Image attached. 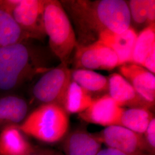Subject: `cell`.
Returning <instances> with one entry per match:
<instances>
[{
    "instance_id": "1",
    "label": "cell",
    "mask_w": 155,
    "mask_h": 155,
    "mask_svg": "<svg viewBox=\"0 0 155 155\" xmlns=\"http://www.w3.org/2000/svg\"><path fill=\"white\" fill-rule=\"evenodd\" d=\"M68 16L75 23L80 44H91L101 33H120L131 27L127 1L122 0L61 1ZM77 40V43H78Z\"/></svg>"
},
{
    "instance_id": "2",
    "label": "cell",
    "mask_w": 155,
    "mask_h": 155,
    "mask_svg": "<svg viewBox=\"0 0 155 155\" xmlns=\"http://www.w3.org/2000/svg\"><path fill=\"white\" fill-rule=\"evenodd\" d=\"M69 127V114L62 106L44 104L27 116L18 127L26 135L52 144L64 139Z\"/></svg>"
},
{
    "instance_id": "3",
    "label": "cell",
    "mask_w": 155,
    "mask_h": 155,
    "mask_svg": "<svg viewBox=\"0 0 155 155\" xmlns=\"http://www.w3.org/2000/svg\"><path fill=\"white\" fill-rule=\"evenodd\" d=\"M39 71L25 41L0 48V91L16 90Z\"/></svg>"
},
{
    "instance_id": "4",
    "label": "cell",
    "mask_w": 155,
    "mask_h": 155,
    "mask_svg": "<svg viewBox=\"0 0 155 155\" xmlns=\"http://www.w3.org/2000/svg\"><path fill=\"white\" fill-rule=\"evenodd\" d=\"M44 25L51 50L61 63L67 64L76 48L77 39L70 17L61 1L45 0Z\"/></svg>"
},
{
    "instance_id": "5",
    "label": "cell",
    "mask_w": 155,
    "mask_h": 155,
    "mask_svg": "<svg viewBox=\"0 0 155 155\" xmlns=\"http://www.w3.org/2000/svg\"><path fill=\"white\" fill-rule=\"evenodd\" d=\"M45 0H1L0 9L11 15L29 39L42 40Z\"/></svg>"
},
{
    "instance_id": "6",
    "label": "cell",
    "mask_w": 155,
    "mask_h": 155,
    "mask_svg": "<svg viewBox=\"0 0 155 155\" xmlns=\"http://www.w3.org/2000/svg\"><path fill=\"white\" fill-rule=\"evenodd\" d=\"M71 81V71L67 64L61 63L48 70L39 79L32 90L33 97L43 104H57L62 106Z\"/></svg>"
},
{
    "instance_id": "7",
    "label": "cell",
    "mask_w": 155,
    "mask_h": 155,
    "mask_svg": "<svg viewBox=\"0 0 155 155\" xmlns=\"http://www.w3.org/2000/svg\"><path fill=\"white\" fill-rule=\"evenodd\" d=\"M95 134L102 144L128 155H144L145 150L148 151L143 134L121 125L105 127Z\"/></svg>"
},
{
    "instance_id": "8",
    "label": "cell",
    "mask_w": 155,
    "mask_h": 155,
    "mask_svg": "<svg viewBox=\"0 0 155 155\" xmlns=\"http://www.w3.org/2000/svg\"><path fill=\"white\" fill-rule=\"evenodd\" d=\"M124 109L107 94L94 99L91 105L78 115L85 122L106 127L120 125Z\"/></svg>"
},
{
    "instance_id": "9",
    "label": "cell",
    "mask_w": 155,
    "mask_h": 155,
    "mask_svg": "<svg viewBox=\"0 0 155 155\" xmlns=\"http://www.w3.org/2000/svg\"><path fill=\"white\" fill-rule=\"evenodd\" d=\"M120 72L152 108L155 102V74L140 65L127 63L120 66Z\"/></svg>"
},
{
    "instance_id": "10",
    "label": "cell",
    "mask_w": 155,
    "mask_h": 155,
    "mask_svg": "<svg viewBox=\"0 0 155 155\" xmlns=\"http://www.w3.org/2000/svg\"><path fill=\"white\" fill-rule=\"evenodd\" d=\"M108 94L120 106L143 107L150 110L152 109L131 84L120 74H111L108 77Z\"/></svg>"
},
{
    "instance_id": "11",
    "label": "cell",
    "mask_w": 155,
    "mask_h": 155,
    "mask_svg": "<svg viewBox=\"0 0 155 155\" xmlns=\"http://www.w3.org/2000/svg\"><path fill=\"white\" fill-rule=\"evenodd\" d=\"M137 36L136 31L130 27L122 33L104 32L100 34L98 40L107 45L115 51L120 66L132 63L133 48Z\"/></svg>"
},
{
    "instance_id": "12",
    "label": "cell",
    "mask_w": 155,
    "mask_h": 155,
    "mask_svg": "<svg viewBox=\"0 0 155 155\" xmlns=\"http://www.w3.org/2000/svg\"><path fill=\"white\" fill-rule=\"evenodd\" d=\"M102 143L95 134L78 129L64 137L63 150L65 155H97Z\"/></svg>"
},
{
    "instance_id": "13",
    "label": "cell",
    "mask_w": 155,
    "mask_h": 155,
    "mask_svg": "<svg viewBox=\"0 0 155 155\" xmlns=\"http://www.w3.org/2000/svg\"><path fill=\"white\" fill-rule=\"evenodd\" d=\"M28 105L21 97L8 94L0 97V130L11 125L19 126L27 117Z\"/></svg>"
},
{
    "instance_id": "14",
    "label": "cell",
    "mask_w": 155,
    "mask_h": 155,
    "mask_svg": "<svg viewBox=\"0 0 155 155\" xmlns=\"http://www.w3.org/2000/svg\"><path fill=\"white\" fill-rule=\"evenodd\" d=\"M34 150L18 126H8L0 130V155H29Z\"/></svg>"
},
{
    "instance_id": "15",
    "label": "cell",
    "mask_w": 155,
    "mask_h": 155,
    "mask_svg": "<svg viewBox=\"0 0 155 155\" xmlns=\"http://www.w3.org/2000/svg\"><path fill=\"white\" fill-rule=\"evenodd\" d=\"M94 100L91 94L71 81L64 98L62 106L68 114H79L86 110Z\"/></svg>"
},
{
    "instance_id": "16",
    "label": "cell",
    "mask_w": 155,
    "mask_h": 155,
    "mask_svg": "<svg viewBox=\"0 0 155 155\" xmlns=\"http://www.w3.org/2000/svg\"><path fill=\"white\" fill-rule=\"evenodd\" d=\"M72 81L90 94L108 91V78L86 69H75L71 71Z\"/></svg>"
},
{
    "instance_id": "17",
    "label": "cell",
    "mask_w": 155,
    "mask_h": 155,
    "mask_svg": "<svg viewBox=\"0 0 155 155\" xmlns=\"http://www.w3.org/2000/svg\"><path fill=\"white\" fill-rule=\"evenodd\" d=\"M150 110L143 107L124 109L120 120L121 126L134 132L144 134L150 122L153 118Z\"/></svg>"
},
{
    "instance_id": "18",
    "label": "cell",
    "mask_w": 155,
    "mask_h": 155,
    "mask_svg": "<svg viewBox=\"0 0 155 155\" xmlns=\"http://www.w3.org/2000/svg\"><path fill=\"white\" fill-rule=\"evenodd\" d=\"M74 63L75 69L102 70V58L97 41L89 45H77Z\"/></svg>"
},
{
    "instance_id": "19",
    "label": "cell",
    "mask_w": 155,
    "mask_h": 155,
    "mask_svg": "<svg viewBox=\"0 0 155 155\" xmlns=\"http://www.w3.org/2000/svg\"><path fill=\"white\" fill-rule=\"evenodd\" d=\"M28 39L11 15L0 9V48Z\"/></svg>"
},
{
    "instance_id": "20",
    "label": "cell",
    "mask_w": 155,
    "mask_h": 155,
    "mask_svg": "<svg viewBox=\"0 0 155 155\" xmlns=\"http://www.w3.org/2000/svg\"><path fill=\"white\" fill-rule=\"evenodd\" d=\"M155 50V24L144 28L137 34L133 48L132 63L142 66L145 59Z\"/></svg>"
},
{
    "instance_id": "21",
    "label": "cell",
    "mask_w": 155,
    "mask_h": 155,
    "mask_svg": "<svg viewBox=\"0 0 155 155\" xmlns=\"http://www.w3.org/2000/svg\"><path fill=\"white\" fill-rule=\"evenodd\" d=\"M127 5L131 21L138 26L155 24V0H130Z\"/></svg>"
},
{
    "instance_id": "22",
    "label": "cell",
    "mask_w": 155,
    "mask_h": 155,
    "mask_svg": "<svg viewBox=\"0 0 155 155\" xmlns=\"http://www.w3.org/2000/svg\"><path fill=\"white\" fill-rule=\"evenodd\" d=\"M144 137L148 151L152 153L155 150V118H153L144 133Z\"/></svg>"
},
{
    "instance_id": "23",
    "label": "cell",
    "mask_w": 155,
    "mask_h": 155,
    "mask_svg": "<svg viewBox=\"0 0 155 155\" xmlns=\"http://www.w3.org/2000/svg\"><path fill=\"white\" fill-rule=\"evenodd\" d=\"M142 66L150 72L155 73V50H153L147 57Z\"/></svg>"
},
{
    "instance_id": "24",
    "label": "cell",
    "mask_w": 155,
    "mask_h": 155,
    "mask_svg": "<svg viewBox=\"0 0 155 155\" xmlns=\"http://www.w3.org/2000/svg\"><path fill=\"white\" fill-rule=\"evenodd\" d=\"M97 155H128L121 151L114 150L110 148H107L104 150H100Z\"/></svg>"
},
{
    "instance_id": "25",
    "label": "cell",
    "mask_w": 155,
    "mask_h": 155,
    "mask_svg": "<svg viewBox=\"0 0 155 155\" xmlns=\"http://www.w3.org/2000/svg\"><path fill=\"white\" fill-rule=\"evenodd\" d=\"M55 153L50 150H34L29 155H54Z\"/></svg>"
},
{
    "instance_id": "26",
    "label": "cell",
    "mask_w": 155,
    "mask_h": 155,
    "mask_svg": "<svg viewBox=\"0 0 155 155\" xmlns=\"http://www.w3.org/2000/svg\"><path fill=\"white\" fill-rule=\"evenodd\" d=\"M54 155H58V154H56V153H55V154H54Z\"/></svg>"
}]
</instances>
